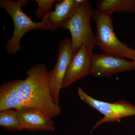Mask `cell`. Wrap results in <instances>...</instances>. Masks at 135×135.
Returning <instances> with one entry per match:
<instances>
[{
	"label": "cell",
	"instance_id": "1",
	"mask_svg": "<svg viewBox=\"0 0 135 135\" xmlns=\"http://www.w3.org/2000/svg\"><path fill=\"white\" fill-rule=\"evenodd\" d=\"M49 73L44 64L32 66L26 71V78L19 80L18 90L27 107L53 118L59 116L62 109L52 99Z\"/></svg>",
	"mask_w": 135,
	"mask_h": 135
},
{
	"label": "cell",
	"instance_id": "2",
	"mask_svg": "<svg viewBox=\"0 0 135 135\" xmlns=\"http://www.w3.org/2000/svg\"><path fill=\"white\" fill-rule=\"evenodd\" d=\"M27 0H1L0 7L12 18L14 24V30L12 37L6 45L7 52L10 55L16 54L21 50V39L27 32L33 30L47 31L50 30L46 16L41 22L36 23L23 12L22 7L27 6Z\"/></svg>",
	"mask_w": 135,
	"mask_h": 135
},
{
	"label": "cell",
	"instance_id": "3",
	"mask_svg": "<svg viewBox=\"0 0 135 135\" xmlns=\"http://www.w3.org/2000/svg\"><path fill=\"white\" fill-rule=\"evenodd\" d=\"M94 11L88 1L81 0L74 15L63 25L62 28L68 30L71 34L73 53L83 45H86L92 50L97 45L95 35L90 26V19Z\"/></svg>",
	"mask_w": 135,
	"mask_h": 135
},
{
	"label": "cell",
	"instance_id": "4",
	"mask_svg": "<svg viewBox=\"0 0 135 135\" xmlns=\"http://www.w3.org/2000/svg\"><path fill=\"white\" fill-rule=\"evenodd\" d=\"M112 15L96 9L92 18L97 27L95 35L97 45L105 53L114 54L135 60V50L118 38L114 31Z\"/></svg>",
	"mask_w": 135,
	"mask_h": 135
},
{
	"label": "cell",
	"instance_id": "5",
	"mask_svg": "<svg viewBox=\"0 0 135 135\" xmlns=\"http://www.w3.org/2000/svg\"><path fill=\"white\" fill-rule=\"evenodd\" d=\"M80 99L90 107L104 115L103 118L97 122L92 130L105 123L118 122L122 118L135 115V105L125 100H119L110 103L95 99L86 93L82 88L77 89Z\"/></svg>",
	"mask_w": 135,
	"mask_h": 135
},
{
	"label": "cell",
	"instance_id": "6",
	"mask_svg": "<svg viewBox=\"0 0 135 135\" xmlns=\"http://www.w3.org/2000/svg\"><path fill=\"white\" fill-rule=\"evenodd\" d=\"M57 61L52 70L49 72L51 94L56 104L59 105V94L68 68L72 59L73 51L70 38L60 41Z\"/></svg>",
	"mask_w": 135,
	"mask_h": 135
},
{
	"label": "cell",
	"instance_id": "7",
	"mask_svg": "<svg viewBox=\"0 0 135 135\" xmlns=\"http://www.w3.org/2000/svg\"><path fill=\"white\" fill-rule=\"evenodd\" d=\"M135 71V61L110 53H93L90 74L95 77H110L128 71Z\"/></svg>",
	"mask_w": 135,
	"mask_h": 135
},
{
	"label": "cell",
	"instance_id": "8",
	"mask_svg": "<svg viewBox=\"0 0 135 135\" xmlns=\"http://www.w3.org/2000/svg\"><path fill=\"white\" fill-rule=\"evenodd\" d=\"M93 50L83 45L73 53L62 84V89L70 86L78 80L90 74Z\"/></svg>",
	"mask_w": 135,
	"mask_h": 135
},
{
	"label": "cell",
	"instance_id": "9",
	"mask_svg": "<svg viewBox=\"0 0 135 135\" xmlns=\"http://www.w3.org/2000/svg\"><path fill=\"white\" fill-rule=\"evenodd\" d=\"M20 123V131L31 132L41 131L44 132L55 130L54 121L52 118L41 112L30 107L16 110Z\"/></svg>",
	"mask_w": 135,
	"mask_h": 135
},
{
	"label": "cell",
	"instance_id": "10",
	"mask_svg": "<svg viewBox=\"0 0 135 135\" xmlns=\"http://www.w3.org/2000/svg\"><path fill=\"white\" fill-rule=\"evenodd\" d=\"M81 0L57 1L53 11L46 15L50 30L55 31L62 27L65 22L76 12Z\"/></svg>",
	"mask_w": 135,
	"mask_h": 135
},
{
	"label": "cell",
	"instance_id": "11",
	"mask_svg": "<svg viewBox=\"0 0 135 135\" xmlns=\"http://www.w3.org/2000/svg\"><path fill=\"white\" fill-rule=\"evenodd\" d=\"M18 79L12 80L1 86L0 111L9 109L19 110L28 107L18 90Z\"/></svg>",
	"mask_w": 135,
	"mask_h": 135
},
{
	"label": "cell",
	"instance_id": "12",
	"mask_svg": "<svg viewBox=\"0 0 135 135\" xmlns=\"http://www.w3.org/2000/svg\"><path fill=\"white\" fill-rule=\"evenodd\" d=\"M97 5L98 9L111 15L116 12L135 14V0H101Z\"/></svg>",
	"mask_w": 135,
	"mask_h": 135
},
{
	"label": "cell",
	"instance_id": "13",
	"mask_svg": "<svg viewBox=\"0 0 135 135\" xmlns=\"http://www.w3.org/2000/svg\"><path fill=\"white\" fill-rule=\"evenodd\" d=\"M0 126L9 131H20L16 110L9 109L0 111Z\"/></svg>",
	"mask_w": 135,
	"mask_h": 135
},
{
	"label": "cell",
	"instance_id": "14",
	"mask_svg": "<svg viewBox=\"0 0 135 135\" xmlns=\"http://www.w3.org/2000/svg\"><path fill=\"white\" fill-rule=\"evenodd\" d=\"M38 7L35 12V15L38 18H43L44 17L51 11V8L54 3L57 2L56 0H35Z\"/></svg>",
	"mask_w": 135,
	"mask_h": 135
},
{
	"label": "cell",
	"instance_id": "15",
	"mask_svg": "<svg viewBox=\"0 0 135 135\" xmlns=\"http://www.w3.org/2000/svg\"></svg>",
	"mask_w": 135,
	"mask_h": 135
}]
</instances>
